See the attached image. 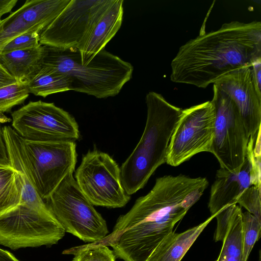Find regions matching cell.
<instances>
[{
    "label": "cell",
    "mask_w": 261,
    "mask_h": 261,
    "mask_svg": "<svg viewBox=\"0 0 261 261\" xmlns=\"http://www.w3.org/2000/svg\"><path fill=\"white\" fill-rule=\"evenodd\" d=\"M12 120L10 118L6 116L4 113H0V123L9 122Z\"/></svg>",
    "instance_id": "obj_33"
},
{
    "label": "cell",
    "mask_w": 261,
    "mask_h": 261,
    "mask_svg": "<svg viewBox=\"0 0 261 261\" xmlns=\"http://www.w3.org/2000/svg\"><path fill=\"white\" fill-rule=\"evenodd\" d=\"M216 215H211L203 222L182 232L173 231L169 233L159 244L148 261H181Z\"/></svg>",
    "instance_id": "obj_18"
},
{
    "label": "cell",
    "mask_w": 261,
    "mask_h": 261,
    "mask_svg": "<svg viewBox=\"0 0 261 261\" xmlns=\"http://www.w3.org/2000/svg\"><path fill=\"white\" fill-rule=\"evenodd\" d=\"M43 46L41 66L66 75L71 91L97 98L113 97L132 77L133 65L105 49L84 65L77 49Z\"/></svg>",
    "instance_id": "obj_4"
},
{
    "label": "cell",
    "mask_w": 261,
    "mask_h": 261,
    "mask_svg": "<svg viewBox=\"0 0 261 261\" xmlns=\"http://www.w3.org/2000/svg\"><path fill=\"white\" fill-rule=\"evenodd\" d=\"M250 68L253 84L257 94L261 97V58L257 59Z\"/></svg>",
    "instance_id": "obj_28"
},
{
    "label": "cell",
    "mask_w": 261,
    "mask_h": 261,
    "mask_svg": "<svg viewBox=\"0 0 261 261\" xmlns=\"http://www.w3.org/2000/svg\"><path fill=\"white\" fill-rule=\"evenodd\" d=\"M65 232L49 208L19 203L0 214V244L13 250L56 244Z\"/></svg>",
    "instance_id": "obj_6"
},
{
    "label": "cell",
    "mask_w": 261,
    "mask_h": 261,
    "mask_svg": "<svg viewBox=\"0 0 261 261\" xmlns=\"http://www.w3.org/2000/svg\"><path fill=\"white\" fill-rule=\"evenodd\" d=\"M0 165L11 166L8 149L3 127H2L1 123H0Z\"/></svg>",
    "instance_id": "obj_29"
},
{
    "label": "cell",
    "mask_w": 261,
    "mask_h": 261,
    "mask_svg": "<svg viewBox=\"0 0 261 261\" xmlns=\"http://www.w3.org/2000/svg\"><path fill=\"white\" fill-rule=\"evenodd\" d=\"M3 129L11 166L17 171L22 179L23 189L20 203L40 208H48L46 203L40 198L33 185L25 157L23 139L10 126H5Z\"/></svg>",
    "instance_id": "obj_17"
},
{
    "label": "cell",
    "mask_w": 261,
    "mask_h": 261,
    "mask_svg": "<svg viewBox=\"0 0 261 261\" xmlns=\"http://www.w3.org/2000/svg\"><path fill=\"white\" fill-rule=\"evenodd\" d=\"M17 83L0 63V88Z\"/></svg>",
    "instance_id": "obj_30"
},
{
    "label": "cell",
    "mask_w": 261,
    "mask_h": 261,
    "mask_svg": "<svg viewBox=\"0 0 261 261\" xmlns=\"http://www.w3.org/2000/svg\"><path fill=\"white\" fill-rule=\"evenodd\" d=\"M147 119L137 146L120 167L125 192L135 194L147 184L155 171L166 163L170 141L182 109L153 91L146 96Z\"/></svg>",
    "instance_id": "obj_3"
},
{
    "label": "cell",
    "mask_w": 261,
    "mask_h": 261,
    "mask_svg": "<svg viewBox=\"0 0 261 261\" xmlns=\"http://www.w3.org/2000/svg\"><path fill=\"white\" fill-rule=\"evenodd\" d=\"M17 2V0H0V20L2 16L11 11Z\"/></svg>",
    "instance_id": "obj_31"
},
{
    "label": "cell",
    "mask_w": 261,
    "mask_h": 261,
    "mask_svg": "<svg viewBox=\"0 0 261 261\" xmlns=\"http://www.w3.org/2000/svg\"><path fill=\"white\" fill-rule=\"evenodd\" d=\"M260 189L257 186H251L241 193L237 200V204L244 207L259 221H261Z\"/></svg>",
    "instance_id": "obj_26"
},
{
    "label": "cell",
    "mask_w": 261,
    "mask_h": 261,
    "mask_svg": "<svg viewBox=\"0 0 261 261\" xmlns=\"http://www.w3.org/2000/svg\"><path fill=\"white\" fill-rule=\"evenodd\" d=\"M1 20H0V21H1Z\"/></svg>",
    "instance_id": "obj_34"
},
{
    "label": "cell",
    "mask_w": 261,
    "mask_h": 261,
    "mask_svg": "<svg viewBox=\"0 0 261 261\" xmlns=\"http://www.w3.org/2000/svg\"><path fill=\"white\" fill-rule=\"evenodd\" d=\"M74 178L93 205L119 208L130 200L122 186L118 165L108 154L97 149L83 155Z\"/></svg>",
    "instance_id": "obj_8"
},
{
    "label": "cell",
    "mask_w": 261,
    "mask_h": 261,
    "mask_svg": "<svg viewBox=\"0 0 261 261\" xmlns=\"http://www.w3.org/2000/svg\"><path fill=\"white\" fill-rule=\"evenodd\" d=\"M46 201L65 232L90 243L107 236L105 220L81 191L73 172L63 179Z\"/></svg>",
    "instance_id": "obj_5"
},
{
    "label": "cell",
    "mask_w": 261,
    "mask_h": 261,
    "mask_svg": "<svg viewBox=\"0 0 261 261\" xmlns=\"http://www.w3.org/2000/svg\"><path fill=\"white\" fill-rule=\"evenodd\" d=\"M27 86L30 93L45 97L53 94L70 91V80L65 74L41 66Z\"/></svg>",
    "instance_id": "obj_21"
},
{
    "label": "cell",
    "mask_w": 261,
    "mask_h": 261,
    "mask_svg": "<svg viewBox=\"0 0 261 261\" xmlns=\"http://www.w3.org/2000/svg\"><path fill=\"white\" fill-rule=\"evenodd\" d=\"M43 46L15 50L0 51V63L17 83L28 84L41 66Z\"/></svg>",
    "instance_id": "obj_19"
},
{
    "label": "cell",
    "mask_w": 261,
    "mask_h": 261,
    "mask_svg": "<svg viewBox=\"0 0 261 261\" xmlns=\"http://www.w3.org/2000/svg\"><path fill=\"white\" fill-rule=\"evenodd\" d=\"M40 33L30 32L22 34L6 44L1 50L2 53L36 48L41 45L39 42Z\"/></svg>",
    "instance_id": "obj_27"
},
{
    "label": "cell",
    "mask_w": 261,
    "mask_h": 261,
    "mask_svg": "<svg viewBox=\"0 0 261 261\" xmlns=\"http://www.w3.org/2000/svg\"><path fill=\"white\" fill-rule=\"evenodd\" d=\"M11 116L13 129L26 140L75 142L80 138L74 117L54 103L30 101L13 112Z\"/></svg>",
    "instance_id": "obj_10"
},
{
    "label": "cell",
    "mask_w": 261,
    "mask_h": 261,
    "mask_svg": "<svg viewBox=\"0 0 261 261\" xmlns=\"http://www.w3.org/2000/svg\"><path fill=\"white\" fill-rule=\"evenodd\" d=\"M0 261H20L9 251L0 248Z\"/></svg>",
    "instance_id": "obj_32"
},
{
    "label": "cell",
    "mask_w": 261,
    "mask_h": 261,
    "mask_svg": "<svg viewBox=\"0 0 261 261\" xmlns=\"http://www.w3.org/2000/svg\"><path fill=\"white\" fill-rule=\"evenodd\" d=\"M242 211L237 204H232V210L223 245L216 261H242L243 232Z\"/></svg>",
    "instance_id": "obj_20"
},
{
    "label": "cell",
    "mask_w": 261,
    "mask_h": 261,
    "mask_svg": "<svg viewBox=\"0 0 261 261\" xmlns=\"http://www.w3.org/2000/svg\"><path fill=\"white\" fill-rule=\"evenodd\" d=\"M215 110L211 101L182 109L172 135L166 163L176 167L202 152H211Z\"/></svg>",
    "instance_id": "obj_12"
},
{
    "label": "cell",
    "mask_w": 261,
    "mask_h": 261,
    "mask_svg": "<svg viewBox=\"0 0 261 261\" xmlns=\"http://www.w3.org/2000/svg\"><path fill=\"white\" fill-rule=\"evenodd\" d=\"M251 170V163L246 157L239 171H230L222 168L217 170L208 205L211 215H216L228 205L237 204L241 193L253 186Z\"/></svg>",
    "instance_id": "obj_15"
},
{
    "label": "cell",
    "mask_w": 261,
    "mask_h": 261,
    "mask_svg": "<svg viewBox=\"0 0 261 261\" xmlns=\"http://www.w3.org/2000/svg\"><path fill=\"white\" fill-rule=\"evenodd\" d=\"M235 103L248 137L255 138L261 124V97L252 82L250 67H245L222 76L214 84Z\"/></svg>",
    "instance_id": "obj_14"
},
{
    "label": "cell",
    "mask_w": 261,
    "mask_h": 261,
    "mask_svg": "<svg viewBox=\"0 0 261 261\" xmlns=\"http://www.w3.org/2000/svg\"><path fill=\"white\" fill-rule=\"evenodd\" d=\"M64 254H72V261H115L114 251L106 245L91 243L67 249Z\"/></svg>",
    "instance_id": "obj_23"
},
{
    "label": "cell",
    "mask_w": 261,
    "mask_h": 261,
    "mask_svg": "<svg viewBox=\"0 0 261 261\" xmlns=\"http://www.w3.org/2000/svg\"><path fill=\"white\" fill-rule=\"evenodd\" d=\"M23 148L34 188L40 198L46 201L63 179L74 171L75 142H35L23 139Z\"/></svg>",
    "instance_id": "obj_7"
},
{
    "label": "cell",
    "mask_w": 261,
    "mask_h": 261,
    "mask_svg": "<svg viewBox=\"0 0 261 261\" xmlns=\"http://www.w3.org/2000/svg\"><path fill=\"white\" fill-rule=\"evenodd\" d=\"M208 186L205 177L182 174L157 178L151 190L119 216L112 232L95 243L111 247L124 261H148Z\"/></svg>",
    "instance_id": "obj_1"
},
{
    "label": "cell",
    "mask_w": 261,
    "mask_h": 261,
    "mask_svg": "<svg viewBox=\"0 0 261 261\" xmlns=\"http://www.w3.org/2000/svg\"><path fill=\"white\" fill-rule=\"evenodd\" d=\"M123 1L114 0L79 48L81 62L88 64L115 36L121 26Z\"/></svg>",
    "instance_id": "obj_16"
},
{
    "label": "cell",
    "mask_w": 261,
    "mask_h": 261,
    "mask_svg": "<svg viewBox=\"0 0 261 261\" xmlns=\"http://www.w3.org/2000/svg\"><path fill=\"white\" fill-rule=\"evenodd\" d=\"M261 58V22L231 21L181 45L171 63L170 80L205 88Z\"/></svg>",
    "instance_id": "obj_2"
},
{
    "label": "cell",
    "mask_w": 261,
    "mask_h": 261,
    "mask_svg": "<svg viewBox=\"0 0 261 261\" xmlns=\"http://www.w3.org/2000/svg\"><path fill=\"white\" fill-rule=\"evenodd\" d=\"M27 84L16 83L0 88V113L9 112L22 104L29 96Z\"/></svg>",
    "instance_id": "obj_25"
},
{
    "label": "cell",
    "mask_w": 261,
    "mask_h": 261,
    "mask_svg": "<svg viewBox=\"0 0 261 261\" xmlns=\"http://www.w3.org/2000/svg\"><path fill=\"white\" fill-rule=\"evenodd\" d=\"M113 1L70 0L40 32V44L59 49H78Z\"/></svg>",
    "instance_id": "obj_11"
},
{
    "label": "cell",
    "mask_w": 261,
    "mask_h": 261,
    "mask_svg": "<svg viewBox=\"0 0 261 261\" xmlns=\"http://www.w3.org/2000/svg\"><path fill=\"white\" fill-rule=\"evenodd\" d=\"M70 0H27L0 21V50L15 38L30 32L39 33Z\"/></svg>",
    "instance_id": "obj_13"
},
{
    "label": "cell",
    "mask_w": 261,
    "mask_h": 261,
    "mask_svg": "<svg viewBox=\"0 0 261 261\" xmlns=\"http://www.w3.org/2000/svg\"><path fill=\"white\" fill-rule=\"evenodd\" d=\"M242 261H247L249 255L260 237L261 221L246 211L242 212Z\"/></svg>",
    "instance_id": "obj_24"
},
{
    "label": "cell",
    "mask_w": 261,
    "mask_h": 261,
    "mask_svg": "<svg viewBox=\"0 0 261 261\" xmlns=\"http://www.w3.org/2000/svg\"><path fill=\"white\" fill-rule=\"evenodd\" d=\"M213 92L211 101L215 121L211 153L218 160L220 168L238 172L245 162L249 138L232 100L215 85Z\"/></svg>",
    "instance_id": "obj_9"
},
{
    "label": "cell",
    "mask_w": 261,
    "mask_h": 261,
    "mask_svg": "<svg viewBox=\"0 0 261 261\" xmlns=\"http://www.w3.org/2000/svg\"><path fill=\"white\" fill-rule=\"evenodd\" d=\"M22 189L17 171L11 166L0 165V214L19 204Z\"/></svg>",
    "instance_id": "obj_22"
}]
</instances>
